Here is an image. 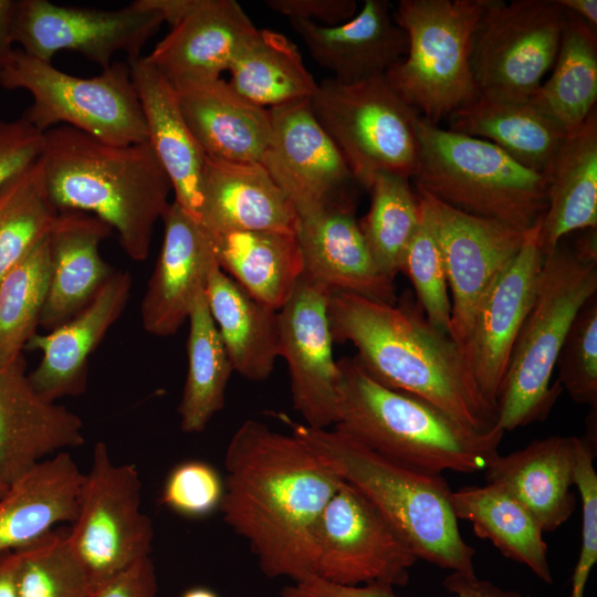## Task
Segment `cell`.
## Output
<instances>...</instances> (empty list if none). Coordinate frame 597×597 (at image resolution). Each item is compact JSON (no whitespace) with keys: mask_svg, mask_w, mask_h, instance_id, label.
I'll use <instances>...</instances> for the list:
<instances>
[{"mask_svg":"<svg viewBox=\"0 0 597 597\" xmlns=\"http://www.w3.org/2000/svg\"><path fill=\"white\" fill-rule=\"evenodd\" d=\"M540 222L525 232L519 252L480 303L462 347L478 390L494 412L515 341L535 300L545 259L538 241Z\"/></svg>","mask_w":597,"mask_h":597,"instance_id":"ac0fdd59","label":"cell"},{"mask_svg":"<svg viewBox=\"0 0 597 597\" xmlns=\"http://www.w3.org/2000/svg\"><path fill=\"white\" fill-rule=\"evenodd\" d=\"M43 143V133L22 117L0 119V186L38 160Z\"/></svg>","mask_w":597,"mask_h":597,"instance_id":"c3c4849f","label":"cell"},{"mask_svg":"<svg viewBox=\"0 0 597 597\" xmlns=\"http://www.w3.org/2000/svg\"><path fill=\"white\" fill-rule=\"evenodd\" d=\"M566 19L558 0H488L471 50L480 95L530 100L554 65Z\"/></svg>","mask_w":597,"mask_h":597,"instance_id":"7c38bea8","label":"cell"},{"mask_svg":"<svg viewBox=\"0 0 597 597\" xmlns=\"http://www.w3.org/2000/svg\"><path fill=\"white\" fill-rule=\"evenodd\" d=\"M157 591L155 565L146 557L102 584L93 597H157Z\"/></svg>","mask_w":597,"mask_h":597,"instance_id":"f907efd6","label":"cell"},{"mask_svg":"<svg viewBox=\"0 0 597 597\" xmlns=\"http://www.w3.org/2000/svg\"><path fill=\"white\" fill-rule=\"evenodd\" d=\"M0 86L24 90L32 104L21 116L41 133L67 125L102 142H147L142 105L127 63L113 62L93 77H78L15 50L0 71Z\"/></svg>","mask_w":597,"mask_h":597,"instance_id":"9c48e42d","label":"cell"},{"mask_svg":"<svg viewBox=\"0 0 597 597\" xmlns=\"http://www.w3.org/2000/svg\"><path fill=\"white\" fill-rule=\"evenodd\" d=\"M538 241L546 255L574 231L597 228V109L567 134L547 171Z\"/></svg>","mask_w":597,"mask_h":597,"instance_id":"4dcf8cb0","label":"cell"},{"mask_svg":"<svg viewBox=\"0 0 597 597\" xmlns=\"http://www.w3.org/2000/svg\"><path fill=\"white\" fill-rule=\"evenodd\" d=\"M174 87L184 118L208 158L261 163L271 139L270 109L250 103L221 77Z\"/></svg>","mask_w":597,"mask_h":597,"instance_id":"d4e9b609","label":"cell"},{"mask_svg":"<svg viewBox=\"0 0 597 597\" xmlns=\"http://www.w3.org/2000/svg\"><path fill=\"white\" fill-rule=\"evenodd\" d=\"M180 597H220L214 590L203 587L196 586L185 590Z\"/></svg>","mask_w":597,"mask_h":597,"instance_id":"6f0895ef","label":"cell"},{"mask_svg":"<svg viewBox=\"0 0 597 597\" xmlns=\"http://www.w3.org/2000/svg\"><path fill=\"white\" fill-rule=\"evenodd\" d=\"M416 188L451 290L449 335L462 348L480 303L519 252L526 231L463 212Z\"/></svg>","mask_w":597,"mask_h":597,"instance_id":"2e32d148","label":"cell"},{"mask_svg":"<svg viewBox=\"0 0 597 597\" xmlns=\"http://www.w3.org/2000/svg\"><path fill=\"white\" fill-rule=\"evenodd\" d=\"M48 233L0 281V366L21 356L40 326L50 273Z\"/></svg>","mask_w":597,"mask_h":597,"instance_id":"ab89813d","label":"cell"},{"mask_svg":"<svg viewBox=\"0 0 597 597\" xmlns=\"http://www.w3.org/2000/svg\"><path fill=\"white\" fill-rule=\"evenodd\" d=\"M201 224L210 232H296L297 213L261 163L206 157L201 180Z\"/></svg>","mask_w":597,"mask_h":597,"instance_id":"83f0119b","label":"cell"},{"mask_svg":"<svg viewBox=\"0 0 597 597\" xmlns=\"http://www.w3.org/2000/svg\"><path fill=\"white\" fill-rule=\"evenodd\" d=\"M187 375L178 406L180 428L202 432L226 402L232 364L213 322L206 294L195 302L188 317Z\"/></svg>","mask_w":597,"mask_h":597,"instance_id":"74e56055","label":"cell"},{"mask_svg":"<svg viewBox=\"0 0 597 597\" xmlns=\"http://www.w3.org/2000/svg\"><path fill=\"white\" fill-rule=\"evenodd\" d=\"M43 136L45 181L57 210L95 216L117 232L132 260L147 259L172 191L148 140L114 145L67 125Z\"/></svg>","mask_w":597,"mask_h":597,"instance_id":"3957f363","label":"cell"},{"mask_svg":"<svg viewBox=\"0 0 597 597\" xmlns=\"http://www.w3.org/2000/svg\"><path fill=\"white\" fill-rule=\"evenodd\" d=\"M488 0H400L392 11L408 49L386 77L430 122L479 95L471 69L472 39Z\"/></svg>","mask_w":597,"mask_h":597,"instance_id":"ba28073f","label":"cell"},{"mask_svg":"<svg viewBox=\"0 0 597 597\" xmlns=\"http://www.w3.org/2000/svg\"><path fill=\"white\" fill-rule=\"evenodd\" d=\"M84 442L81 418L34 389L23 354L0 366V482L10 485L48 455Z\"/></svg>","mask_w":597,"mask_h":597,"instance_id":"d6986e66","label":"cell"},{"mask_svg":"<svg viewBox=\"0 0 597 597\" xmlns=\"http://www.w3.org/2000/svg\"><path fill=\"white\" fill-rule=\"evenodd\" d=\"M328 318L334 343L353 344L357 360L378 383L417 396L475 431L496 427L462 348L428 321L411 292L389 304L333 291Z\"/></svg>","mask_w":597,"mask_h":597,"instance_id":"7a4b0ae2","label":"cell"},{"mask_svg":"<svg viewBox=\"0 0 597 597\" xmlns=\"http://www.w3.org/2000/svg\"><path fill=\"white\" fill-rule=\"evenodd\" d=\"M210 234L219 268L256 301L280 311L303 275L296 232L234 230Z\"/></svg>","mask_w":597,"mask_h":597,"instance_id":"836d02e7","label":"cell"},{"mask_svg":"<svg viewBox=\"0 0 597 597\" xmlns=\"http://www.w3.org/2000/svg\"><path fill=\"white\" fill-rule=\"evenodd\" d=\"M289 21L313 61L342 83L383 75L407 53V35L395 22L386 0H365L352 19L333 27L301 19Z\"/></svg>","mask_w":597,"mask_h":597,"instance_id":"603a6c76","label":"cell"},{"mask_svg":"<svg viewBox=\"0 0 597 597\" xmlns=\"http://www.w3.org/2000/svg\"><path fill=\"white\" fill-rule=\"evenodd\" d=\"M8 486L7 484L0 482V499L2 498V495L6 493V491L8 490Z\"/></svg>","mask_w":597,"mask_h":597,"instance_id":"680465c9","label":"cell"},{"mask_svg":"<svg viewBox=\"0 0 597 597\" xmlns=\"http://www.w3.org/2000/svg\"><path fill=\"white\" fill-rule=\"evenodd\" d=\"M205 294L233 371L251 381L268 379L280 357L279 311L252 297L218 264Z\"/></svg>","mask_w":597,"mask_h":597,"instance_id":"d6a6232c","label":"cell"},{"mask_svg":"<svg viewBox=\"0 0 597 597\" xmlns=\"http://www.w3.org/2000/svg\"><path fill=\"white\" fill-rule=\"evenodd\" d=\"M596 448L584 437H575L573 483L582 502V544L572 577L569 597H584L590 570L597 562V473L594 467Z\"/></svg>","mask_w":597,"mask_h":597,"instance_id":"7dc6e473","label":"cell"},{"mask_svg":"<svg viewBox=\"0 0 597 597\" xmlns=\"http://www.w3.org/2000/svg\"><path fill=\"white\" fill-rule=\"evenodd\" d=\"M300 441L341 479L355 486L384 515L418 559L475 575V549L462 537L442 474L392 461L345 432L312 428L277 415Z\"/></svg>","mask_w":597,"mask_h":597,"instance_id":"5b68a950","label":"cell"},{"mask_svg":"<svg viewBox=\"0 0 597 597\" xmlns=\"http://www.w3.org/2000/svg\"><path fill=\"white\" fill-rule=\"evenodd\" d=\"M582 231V234L577 237L572 249L583 261L597 263V228H589Z\"/></svg>","mask_w":597,"mask_h":597,"instance_id":"11a10c76","label":"cell"},{"mask_svg":"<svg viewBox=\"0 0 597 597\" xmlns=\"http://www.w3.org/2000/svg\"><path fill=\"white\" fill-rule=\"evenodd\" d=\"M256 31L234 0H198L145 60L172 85L220 78Z\"/></svg>","mask_w":597,"mask_h":597,"instance_id":"cb8c5ba5","label":"cell"},{"mask_svg":"<svg viewBox=\"0 0 597 597\" xmlns=\"http://www.w3.org/2000/svg\"><path fill=\"white\" fill-rule=\"evenodd\" d=\"M17 554V597H93L91 578L70 545L67 527H54Z\"/></svg>","mask_w":597,"mask_h":597,"instance_id":"b9f144b4","label":"cell"},{"mask_svg":"<svg viewBox=\"0 0 597 597\" xmlns=\"http://www.w3.org/2000/svg\"><path fill=\"white\" fill-rule=\"evenodd\" d=\"M401 272L409 277L428 321L449 334L451 302L446 270L433 228L422 206L421 220L405 252Z\"/></svg>","mask_w":597,"mask_h":597,"instance_id":"7bdbcfd3","label":"cell"},{"mask_svg":"<svg viewBox=\"0 0 597 597\" xmlns=\"http://www.w3.org/2000/svg\"><path fill=\"white\" fill-rule=\"evenodd\" d=\"M127 64L142 105L147 140L170 180L174 201L200 222L207 156L184 118L170 81L142 55L127 59Z\"/></svg>","mask_w":597,"mask_h":597,"instance_id":"4316f807","label":"cell"},{"mask_svg":"<svg viewBox=\"0 0 597 597\" xmlns=\"http://www.w3.org/2000/svg\"><path fill=\"white\" fill-rule=\"evenodd\" d=\"M566 11L572 12L597 29L596 0H558Z\"/></svg>","mask_w":597,"mask_h":597,"instance_id":"9f6ffc18","label":"cell"},{"mask_svg":"<svg viewBox=\"0 0 597 597\" xmlns=\"http://www.w3.org/2000/svg\"><path fill=\"white\" fill-rule=\"evenodd\" d=\"M140 3L160 13L170 28L178 24L197 4L198 0H139Z\"/></svg>","mask_w":597,"mask_h":597,"instance_id":"f5cc1de1","label":"cell"},{"mask_svg":"<svg viewBox=\"0 0 597 597\" xmlns=\"http://www.w3.org/2000/svg\"><path fill=\"white\" fill-rule=\"evenodd\" d=\"M334 427L373 451L411 469L485 471L500 454L504 432L470 429L428 401L375 380L356 356L337 360Z\"/></svg>","mask_w":597,"mask_h":597,"instance_id":"277c9868","label":"cell"},{"mask_svg":"<svg viewBox=\"0 0 597 597\" xmlns=\"http://www.w3.org/2000/svg\"><path fill=\"white\" fill-rule=\"evenodd\" d=\"M15 566V552L0 554V597H17Z\"/></svg>","mask_w":597,"mask_h":597,"instance_id":"db71d44e","label":"cell"},{"mask_svg":"<svg viewBox=\"0 0 597 597\" xmlns=\"http://www.w3.org/2000/svg\"><path fill=\"white\" fill-rule=\"evenodd\" d=\"M228 72V83L239 95L268 109L310 100L318 85L296 45L284 34L268 29H256L244 41Z\"/></svg>","mask_w":597,"mask_h":597,"instance_id":"d590c367","label":"cell"},{"mask_svg":"<svg viewBox=\"0 0 597 597\" xmlns=\"http://www.w3.org/2000/svg\"><path fill=\"white\" fill-rule=\"evenodd\" d=\"M219 511L269 578L314 575L318 519L342 479L292 433L248 419L224 453Z\"/></svg>","mask_w":597,"mask_h":597,"instance_id":"6da1fadb","label":"cell"},{"mask_svg":"<svg viewBox=\"0 0 597 597\" xmlns=\"http://www.w3.org/2000/svg\"><path fill=\"white\" fill-rule=\"evenodd\" d=\"M296 238L307 279L331 292L396 303L395 280L371 256L355 209L327 208L297 216Z\"/></svg>","mask_w":597,"mask_h":597,"instance_id":"7402d4cb","label":"cell"},{"mask_svg":"<svg viewBox=\"0 0 597 597\" xmlns=\"http://www.w3.org/2000/svg\"><path fill=\"white\" fill-rule=\"evenodd\" d=\"M310 100L270 108L271 139L261 164L297 216L327 208L355 209L360 186L315 118Z\"/></svg>","mask_w":597,"mask_h":597,"instance_id":"9a60e30c","label":"cell"},{"mask_svg":"<svg viewBox=\"0 0 597 597\" xmlns=\"http://www.w3.org/2000/svg\"><path fill=\"white\" fill-rule=\"evenodd\" d=\"M413 179L438 200L463 212L525 232L547 207V179L494 144L441 128L420 114Z\"/></svg>","mask_w":597,"mask_h":597,"instance_id":"8992f818","label":"cell"},{"mask_svg":"<svg viewBox=\"0 0 597 597\" xmlns=\"http://www.w3.org/2000/svg\"><path fill=\"white\" fill-rule=\"evenodd\" d=\"M455 517L473 526L475 535L492 542L503 556L525 565L537 578L553 583L548 547L534 515L498 484L467 485L451 492Z\"/></svg>","mask_w":597,"mask_h":597,"instance_id":"e575fe53","label":"cell"},{"mask_svg":"<svg viewBox=\"0 0 597 597\" xmlns=\"http://www.w3.org/2000/svg\"><path fill=\"white\" fill-rule=\"evenodd\" d=\"M164 19L139 0L117 10L60 6L48 0H15L12 18L13 42L34 59L51 62L60 51H73L102 70L113 56H140Z\"/></svg>","mask_w":597,"mask_h":597,"instance_id":"5bb4252c","label":"cell"},{"mask_svg":"<svg viewBox=\"0 0 597 597\" xmlns=\"http://www.w3.org/2000/svg\"><path fill=\"white\" fill-rule=\"evenodd\" d=\"M574 464L575 437L551 436L506 455L499 454L484 471L485 481L517 499L543 532H554L575 509Z\"/></svg>","mask_w":597,"mask_h":597,"instance_id":"f1b7e54d","label":"cell"},{"mask_svg":"<svg viewBox=\"0 0 597 597\" xmlns=\"http://www.w3.org/2000/svg\"><path fill=\"white\" fill-rule=\"evenodd\" d=\"M555 368L557 381L574 401L597 407V294L574 318Z\"/></svg>","mask_w":597,"mask_h":597,"instance_id":"ee69618b","label":"cell"},{"mask_svg":"<svg viewBox=\"0 0 597 597\" xmlns=\"http://www.w3.org/2000/svg\"><path fill=\"white\" fill-rule=\"evenodd\" d=\"M331 291L302 275L279 311V354L286 362L294 409L306 426L336 422L339 369L328 318Z\"/></svg>","mask_w":597,"mask_h":597,"instance_id":"e0dca14e","label":"cell"},{"mask_svg":"<svg viewBox=\"0 0 597 597\" xmlns=\"http://www.w3.org/2000/svg\"><path fill=\"white\" fill-rule=\"evenodd\" d=\"M113 229L93 214L60 211L48 237L50 273L40 326L52 331L82 311L114 273L100 254Z\"/></svg>","mask_w":597,"mask_h":597,"instance_id":"484cf974","label":"cell"},{"mask_svg":"<svg viewBox=\"0 0 597 597\" xmlns=\"http://www.w3.org/2000/svg\"><path fill=\"white\" fill-rule=\"evenodd\" d=\"M84 474L62 451L12 482L0 499V554L38 540L56 524L73 522Z\"/></svg>","mask_w":597,"mask_h":597,"instance_id":"f546056e","label":"cell"},{"mask_svg":"<svg viewBox=\"0 0 597 597\" xmlns=\"http://www.w3.org/2000/svg\"><path fill=\"white\" fill-rule=\"evenodd\" d=\"M265 6L289 20H307L325 27L344 23L357 13L355 0H266Z\"/></svg>","mask_w":597,"mask_h":597,"instance_id":"681fc988","label":"cell"},{"mask_svg":"<svg viewBox=\"0 0 597 597\" xmlns=\"http://www.w3.org/2000/svg\"><path fill=\"white\" fill-rule=\"evenodd\" d=\"M312 112L336 145L360 187L379 172L413 178L419 114L385 74L356 83L324 78L310 100Z\"/></svg>","mask_w":597,"mask_h":597,"instance_id":"30bf717a","label":"cell"},{"mask_svg":"<svg viewBox=\"0 0 597 597\" xmlns=\"http://www.w3.org/2000/svg\"><path fill=\"white\" fill-rule=\"evenodd\" d=\"M161 220L163 243L142 301L140 314L148 334L167 337L176 334L188 321L218 262L210 232L176 201L169 203Z\"/></svg>","mask_w":597,"mask_h":597,"instance_id":"ffe728a7","label":"cell"},{"mask_svg":"<svg viewBox=\"0 0 597 597\" xmlns=\"http://www.w3.org/2000/svg\"><path fill=\"white\" fill-rule=\"evenodd\" d=\"M444 588L454 597H523L517 590L503 589L476 575L451 572L443 579ZM279 597H397L392 586L368 584L342 586L315 575L284 586Z\"/></svg>","mask_w":597,"mask_h":597,"instance_id":"bcb514c9","label":"cell"},{"mask_svg":"<svg viewBox=\"0 0 597 597\" xmlns=\"http://www.w3.org/2000/svg\"><path fill=\"white\" fill-rule=\"evenodd\" d=\"M530 101L569 134L596 108L597 32L567 11L559 50L551 77Z\"/></svg>","mask_w":597,"mask_h":597,"instance_id":"8d00e7d4","label":"cell"},{"mask_svg":"<svg viewBox=\"0 0 597 597\" xmlns=\"http://www.w3.org/2000/svg\"><path fill=\"white\" fill-rule=\"evenodd\" d=\"M315 548L314 575L342 586H405L419 561L377 507L344 480L321 513Z\"/></svg>","mask_w":597,"mask_h":597,"instance_id":"4fadbf2b","label":"cell"},{"mask_svg":"<svg viewBox=\"0 0 597 597\" xmlns=\"http://www.w3.org/2000/svg\"><path fill=\"white\" fill-rule=\"evenodd\" d=\"M595 294L597 263L583 261L562 242L545 255L496 400L498 429L505 433L547 418L563 390L558 381L551 384L557 356L577 313Z\"/></svg>","mask_w":597,"mask_h":597,"instance_id":"52a82bcc","label":"cell"},{"mask_svg":"<svg viewBox=\"0 0 597 597\" xmlns=\"http://www.w3.org/2000/svg\"><path fill=\"white\" fill-rule=\"evenodd\" d=\"M137 468L117 464L103 441L95 444L84 474L76 515L67 527L71 547L96 590L102 584L150 557L154 527L140 507Z\"/></svg>","mask_w":597,"mask_h":597,"instance_id":"8fae6325","label":"cell"},{"mask_svg":"<svg viewBox=\"0 0 597 597\" xmlns=\"http://www.w3.org/2000/svg\"><path fill=\"white\" fill-rule=\"evenodd\" d=\"M223 493V478L213 465L202 460H186L167 474L160 501L181 516L202 519L220 509Z\"/></svg>","mask_w":597,"mask_h":597,"instance_id":"f6af8a7d","label":"cell"},{"mask_svg":"<svg viewBox=\"0 0 597 597\" xmlns=\"http://www.w3.org/2000/svg\"><path fill=\"white\" fill-rule=\"evenodd\" d=\"M15 0H0V71L12 60L13 49L12 18Z\"/></svg>","mask_w":597,"mask_h":597,"instance_id":"816d5d0a","label":"cell"},{"mask_svg":"<svg viewBox=\"0 0 597 597\" xmlns=\"http://www.w3.org/2000/svg\"><path fill=\"white\" fill-rule=\"evenodd\" d=\"M367 190L370 206L358 224L375 262L395 280L421 220L420 201L409 179L395 174H377Z\"/></svg>","mask_w":597,"mask_h":597,"instance_id":"f35d334b","label":"cell"},{"mask_svg":"<svg viewBox=\"0 0 597 597\" xmlns=\"http://www.w3.org/2000/svg\"><path fill=\"white\" fill-rule=\"evenodd\" d=\"M132 291V276L115 270L93 300L75 316L46 334H35L28 350L42 358L29 379L45 399L76 397L86 389L88 359L123 314Z\"/></svg>","mask_w":597,"mask_h":597,"instance_id":"44dd1931","label":"cell"},{"mask_svg":"<svg viewBox=\"0 0 597 597\" xmlns=\"http://www.w3.org/2000/svg\"><path fill=\"white\" fill-rule=\"evenodd\" d=\"M59 212L41 157L0 186V281L50 231Z\"/></svg>","mask_w":597,"mask_h":597,"instance_id":"60d3db41","label":"cell"},{"mask_svg":"<svg viewBox=\"0 0 597 597\" xmlns=\"http://www.w3.org/2000/svg\"><path fill=\"white\" fill-rule=\"evenodd\" d=\"M449 130L488 140L545 175L567 133L530 100L479 95L448 117Z\"/></svg>","mask_w":597,"mask_h":597,"instance_id":"1f68e13d","label":"cell"}]
</instances>
